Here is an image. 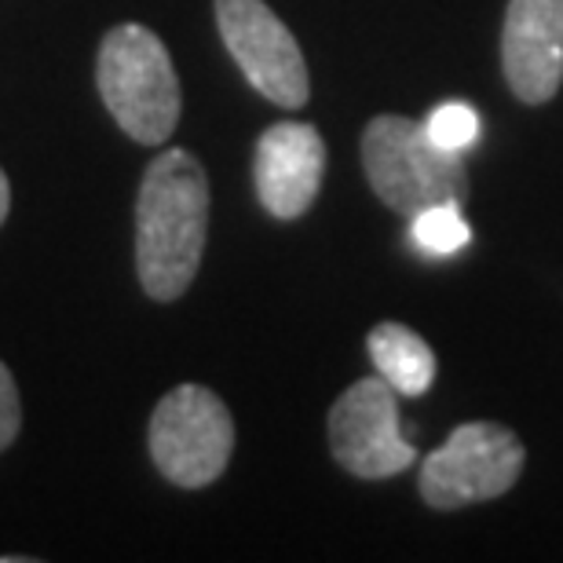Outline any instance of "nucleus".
Returning a JSON list of instances; mask_svg holds the SVG:
<instances>
[{"label": "nucleus", "mask_w": 563, "mask_h": 563, "mask_svg": "<svg viewBox=\"0 0 563 563\" xmlns=\"http://www.w3.org/2000/svg\"><path fill=\"white\" fill-rule=\"evenodd\" d=\"M206 168L190 151H162L146 165L136 201V267L146 297H184L206 253Z\"/></svg>", "instance_id": "f257e3e1"}, {"label": "nucleus", "mask_w": 563, "mask_h": 563, "mask_svg": "<svg viewBox=\"0 0 563 563\" xmlns=\"http://www.w3.org/2000/svg\"><path fill=\"white\" fill-rule=\"evenodd\" d=\"M99 96L136 143L157 146L179 125V81L162 37L140 22H121L99 44Z\"/></svg>", "instance_id": "f03ea898"}, {"label": "nucleus", "mask_w": 563, "mask_h": 563, "mask_svg": "<svg viewBox=\"0 0 563 563\" xmlns=\"http://www.w3.org/2000/svg\"><path fill=\"white\" fill-rule=\"evenodd\" d=\"M363 165L374 195L399 217H418L432 206H461L468 195L465 162L428 136L424 121L374 118L363 132Z\"/></svg>", "instance_id": "7ed1b4c3"}, {"label": "nucleus", "mask_w": 563, "mask_h": 563, "mask_svg": "<svg viewBox=\"0 0 563 563\" xmlns=\"http://www.w3.org/2000/svg\"><path fill=\"white\" fill-rule=\"evenodd\" d=\"M234 421L217 391L179 385L157 402L151 418V454L162 476L176 487L198 490L228 468Z\"/></svg>", "instance_id": "20e7f679"}, {"label": "nucleus", "mask_w": 563, "mask_h": 563, "mask_svg": "<svg viewBox=\"0 0 563 563\" xmlns=\"http://www.w3.org/2000/svg\"><path fill=\"white\" fill-rule=\"evenodd\" d=\"M523 443L512 428L472 421L450 432L421 465V498L432 509H461L501 498L523 472Z\"/></svg>", "instance_id": "39448f33"}, {"label": "nucleus", "mask_w": 563, "mask_h": 563, "mask_svg": "<svg viewBox=\"0 0 563 563\" xmlns=\"http://www.w3.org/2000/svg\"><path fill=\"white\" fill-rule=\"evenodd\" d=\"M220 37L256 92L297 110L308 103V63L297 37L264 0H217Z\"/></svg>", "instance_id": "423d86ee"}, {"label": "nucleus", "mask_w": 563, "mask_h": 563, "mask_svg": "<svg viewBox=\"0 0 563 563\" xmlns=\"http://www.w3.org/2000/svg\"><path fill=\"white\" fill-rule=\"evenodd\" d=\"M333 457L358 479H388L418 461L399 432L396 388L385 377H363L330 410Z\"/></svg>", "instance_id": "0eeeda50"}, {"label": "nucleus", "mask_w": 563, "mask_h": 563, "mask_svg": "<svg viewBox=\"0 0 563 563\" xmlns=\"http://www.w3.org/2000/svg\"><path fill=\"white\" fill-rule=\"evenodd\" d=\"M501 63L520 103H549L563 85V0H509Z\"/></svg>", "instance_id": "6e6552de"}, {"label": "nucleus", "mask_w": 563, "mask_h": 563, "mask_svg": "<svg viewBox=\"0 0 563 563\" xmlns=\"http://www.w3.org/2000/svg\"><path fill=\"white\" fill-rule=\"evenodd\" d=\"M256 195L275 220H297L319 198L325 176V143L314 125L278 121L256 140Z\"/></svg>", "instance_id": "1a4fd4ad"}, {"label": "nucleus", "mask_w": 563, "mask_h": 563, "mask_svg": "<svg viewBox=\"0 0 563 563\" xmlns=\"http://www.w3.org/2000/svg\"><path fill=\"white\" fill-rule=\"evenodd\" d=\"M369 358H374L377 374L396 388V396L418 399L432 388L435 380V355L424 344L421 333H413L402 322H380L369 333Z\"/></svg>", "instance_id": "9d476101"}, {"label": "nucleus", "mask_w": 563, "mask_h": 563, "mask_svg": "<svg viewBox=\"0 0 563 563\" xmlns=\"http://www.w3.org/2000/svg\"><path fill=\"white\" fill-rule=\"evenodd\" d=\"M410 234L418 242V250L432 253V256H450L457 250H465L472 239V228L461 217V206H432L410 217Z\"/></svg>", "instance_id": "9b49d317"}, {"label": "nucleus", "mask_w": 563, "mask_h": 563, "mask_svg": "<svg viewBox=\"0 0 563 563\" xmlns=\"http://www.w3.org/2000/svg\"><path fill=\"white\" fill-rule=\"evenodd\" d=\"M424 132L432 136L443 151H465L468 143L479 136V118L468 103H443L435 107L424 121Z\"/></svg>", "instance_id": "f8f14e48"}, {"label": "nucleus", "mask_w": 563, "mask_h": 563, "mask_svg": "<svg viewBox=\"0 0 563 563\" xmlns=\"http://www.w3.org/2000/svg\"><path fill=\"white\" fill-rule=\"evenodd\" d=\"M22 407H19V388L11 380V369L0 363V450L11 446V439L19 435Z\"/></svg>", "instance_id": "ddd939ff"}, {"label": "nucleus", "mask_w": 563, "mask_h": 563, "mask_svg": "<svg viewBox=\"0 0 563 563\" xmlns=\"http://www.w3.org/2000/svg\"><path fill=\"white\" fill-rule=\"evenodd\" d=\"M8 209H11V187H8L4 168H0V223L8 220Z\"/></svg>", "instance_id": "4468645a"}]
</instances>
